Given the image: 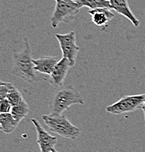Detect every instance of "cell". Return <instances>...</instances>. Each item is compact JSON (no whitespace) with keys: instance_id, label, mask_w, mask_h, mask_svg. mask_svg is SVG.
<instances>
[{"instance_id":"obj_1","label":"cell","mask_w":145,"mask_h":152,"mask_svg":"<svg viewBox=\"0 0 145 152\" xmlns=\"http://www.w3.org/2000/svg\"><path fill=\"white\" fill-rule=\"evenodd\" d=\"M12 58L13 66L11 72L12 75L29 83H34L38 80L33 62L34 58L31 54L29 40L27 37H24V48L21 51L13 53Z\"/></svg>"},{"instance_id":"obj_2","label":"cell","mask_w":145,"mask_h":152,"mask_svg":"<svg viewBox=\"0 0 145 152\" xmlns=\"http://www.w3.org/2000/svg\"><path fill=\"white\" fill-rule=\"evenodd\" d=\"M83 104L84 99L78 89L72 85L58 88L52 96L49 102L50 114L62 115L73 104Z\"/></svg>"},{"instance_id":"obj_3","label":"cell","mask_w":145,"mask_h":152,"mask_svg":"<svg viewBox=\"0 0 145 152\" xmlns=\"http://www.w3.org/2000/svg\"><path fill=\"white\" fill-rule=\"evenodd\" d=\"M44 123L51 132L71 140H75L80 136V129L72 124L65 115H43Z\"/></svg>"},{"instance_id":"obj_4","label":"cell","mask_w":145,"mask_h":152,"mask_svg":"<svg viewBox=\"0 0 145 152\" xmlns=\"http://www.w3.org/2000/svg\"><path fill=\"white\" fill-rule=\"evenodd\" d=\"M56 7L50 21L51 26L56 28L60 23H69L80 8L75 0H56Z\"/></svg>"},{"instance_id":"obj_5","label":"cell","mask_w":145,"mask_h":152,"mask_svg":"<svg viewBox=\"0 0 145 152\" xmlns=\"http://www.w3.org/2000/svg\"><path fill=\"white\" fill-rule=\"evenodd\" d=\"M145 100V94L128 95L120 98L115 103L107 107V112L117 115L132 113L138 109H141Z\"/></svg>"},{"instance_id":"obj_6","label":"cell","mask_w":145,"mask_h":152,"mask_svg":"<svg viewBox=\"0 0 145 152\" xmlns=\"http://www.w3.org/2000/svg\"><path fill=\"white\" fill-rule=\"evenodd\" d=\"M56 39L60 44L64 58H67L73 66L76 61L80 47L76 43V35L75 31H70L67 34H56Z\"/></svg>"},{"instance_id":"obj_7","label":"cell","mask_w":145,"mask_h":152,"mask_svg":"<svg viewBox=\"0 0 145 152\" xmlns=\"http://www.w3.org/2000/svg\"><path fill=\"white\" fill-rule=\"evenodd\" d=\"M31 121L37 131V142L41 152H53L57 143V137L50 135L37 119L32 118Z\"/></svg>"},{"instance_id":"obj_8","label":"cell","mask_w":145,"mask_h":152,"mask_svg":"<svg viewBox=\"0 0 145 152\" xmlns=\"http://www.w3.org/2000/svg\"><path fill=\"white\" fill-rule=\"evenodd\" d=\"M72 67L71 63L67 58L62 57L61 60L56 64L53 72L48 78V82L56 88H61L63 86L64 80L67 77L69 69Z\"/></svg>"},{"instance_id":"obj_9","label":"cell","mask_w":145,"mask_h":152,"mask_svg":"<svg viewBox=\"0 0 145 152\" xmlns=\"http://www.w3.org/2000/svg\"><path fill=\"white\" fill-rule=\"evenodd\" d=\"M88 13L91 15V20L96 26L105 29L115 15L109 8H99L90 10Z\"/></svg>"},{"instance_id":"obj_10","label":"cell","mask_w":145,"mask_h":152,"mask_svg":"<svg viewBox=\"0 0 145 152\" xmlns=\"http://www.w3.org/2000/svg\"><path fill=\"white\" fill-rule=\"evenodd\" d=\"M109 1L110 3V9L114 10L119 14L125 16L136 27L138 26L140 21L132 12L128 0H109Z\"/></svg>"},{"instance_id":"obj_11","label":"cell","mask_w":145,"mask_h":152,"mask_svg":"<svg viewBox=\"0 0 145 152\" xmlns=\"http://www.w3.org/2000/svg\"><path fill=\"white\" fill-rule=\"evenodd\" d=\"M58 61V56H44L33 59L35 70L49 75H51Z\"/></svg>"},{"instance_id":"obj_12","label":"cell","mask_w":145,"mask_h":152,"mask_svg":"<svg viewBox=\"0 0 145 152\" xmlns=\"http://www.w3.org/2000/svg\"><path fill=\"white\" fill-rule=\"evenodd\" d=\"M19 122L16 121L10 113L0 114V129L3 132L9 134L13 132Z\"/></svg>"},{"instance_id":"obj_13","label":"cell","mask_w":145,"mask_h":152,"mask_svg":"<svg viewBox=\"0 0 145 152\" xmlns=\"http://www.w3.org/2000/svg\"><path fill=\"white\" fill-rule=\"evenodd\" d=\"M80 9L86 7L91 10L99 8H109L110 3L109 0H75Z\"/></svg>"},{"instance_id":"obj_14","label":"cell","mask_w":145,"mask_h":152,"mask_svg":"<svg viewBox=\"0 0 145 152\" xmlns=\"http://www.w3.org/2000/svg\"><path fill=\"white\" fill-rule=\"evenodd\" d=\"M29 113V107L27 102L23 99L18 105L12 106L10 113L18 122L26 118Z\"/></svg>"},{"instance_id":"obj_15","label":"cell","mask_w":145,"mask_h":152,"mask_svg":"<svg viewBox=\"0 0 145 152\" xmlns=\"http://www.w3.org/2000/svg\"><path fill=\"white\" fill-rule=\"evenodd\" d=\"M7 99L12 104V106H15L19 104L23 100V97L22 96L21 93L15 88L14 86L10 84L9 87V91L7 95Z\"/></svg>"},{"instance_id":"obj_16","label":"cell","mask_w":145,"mask_h":152,"mask_svg":"<svg viewBox=\"0 0 145 152\" xmlns=\"http://www.w3.org/2000/svg\"><path fill=\"white\" fill-rule=\"evenodd\" d=\"M12 104L9 102L8 99H0V113H10L12 110Z\"/></svg>"},{"instance_id":"obj_17","label":"cell","mask_w":145,"mask_h":152,"mask_svg":"<svg viewBox=\"0 0 145 152\" xmlns=\"http://www.w3.org/2000/svg\"><path fill=\"white\" fill-rule=\"evenodd\" d=\"M10 84V83L1 81V83H0V99H6L7 98Z\"/></svg>"},{"instance_id":"obj_18","label":"cell","mask_w":145,"mask_h":152,"mask_svg":"<svg viewBox=\"0 0 145 152\" xmlns=\"http://www.w3.org/2000/svg\"><path fill=\"white\" fill-rule=\"evenodd\" d=\"M141 110H143V112H144V120H145V100L144 102V104H143L142 107H141Z\"/></svg>"},{"instance_id":"obj_19","label":"cell","mask_w":145,"mask_h":152,"mask_svg":"<svg viewBox=\"0 0 145 152\" xmlns=\"http://www.w3.org/2000/svg\"><path fill=\"white\" fill-rule=\"evenodd\" d=\"M53 152H58V151H56V149H55V150H53Z\"/></svg>"},{"instance_id":"obj_20","label":"cell","mask_w":145,"mask_h":152,"mask_svg":"<svg viewBox=\"0 0 145 152\" xmlns=\"http://www.w3.org/2000/svg\"><path fill=\"white\" fill-rule=\"evenodd\" d=\"M55 1H56V0H55Z\"/></svg>"},{"instance_id":"obj_21","label":"cell","mask_w":145,"mask_h":152,"mask_svg":"<svg viewBox=\"0 0 145 152\" xmlns=\"http://www.w3.org/2000/svg\"><path fill=\"white\" fill-rule=\"evenodd\" d=\"M144 49H145V47H144Z\"/></svg>"}]
</instances>
